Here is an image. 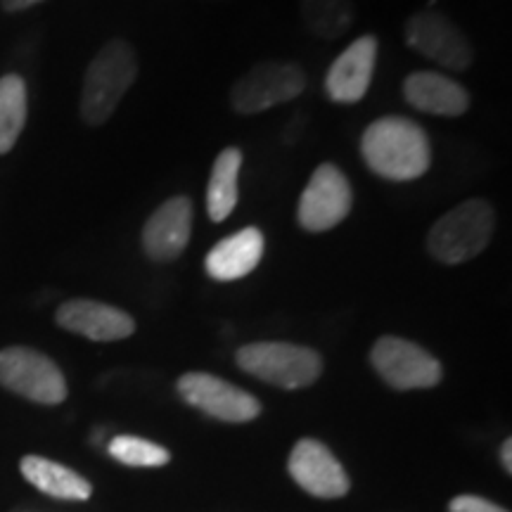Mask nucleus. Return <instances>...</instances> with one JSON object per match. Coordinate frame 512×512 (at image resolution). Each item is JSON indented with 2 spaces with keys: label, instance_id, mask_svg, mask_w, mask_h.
<instances>
[{
  "label": "nucleus",
  "instance_id": "412c9836",
  "mask_svg": "<svg viewBox=\"0 0 512 512\" xmlns=\"http://www.w3.org/2000/svg\"><path fill=\"white\" fill-rule=\"evenodd\" d=\"M110 456L131 467H162L171 460V453L164 446L128 434H119L110 441Z\"/></svg>",
  "mask_w": 512,
  "mask_h": 512
},
{
  "label": "nucleus",
  "instance_id": "dca6fc26",
  "mask_svg": "<svg viewBox=\"0 0 512 512\" xmlns=\"http://www.w3.org/2000/svg\"><path fill=\"white\" fill-rule=\"evenodd\" d=\"M403 98L418 112L434 117H463L470 110V93L463 83L439 72H415L406 76Z\"/></svg>",
  "mask_w": 512,
  "mask_h": 512
},
{
  "label": "nucleus",
  "instance_id": "f8f14e48",
  "mask_svg": "<svg viewBox=\"0 0 512 512\" xmlns=\"http://www.w3.org/2000/svg\"><path fill=\"white\" fill-rule=\"evenodd\" d=\"M377 38L373 34L358 36L342 55L330 64L325 74V93L337 105H356L366 98L373 83L377 62Z\"/></svg>",
  "mask_w": 512,
  "mask_h": 512
},
{
  "label": "nucleus",
  "instance_id": "a211bd4d",
  "mask_svg": "<svg viewBox=\"0 0 512 512\" xmlns=\"http://www.w3.org/2000/svg\"><path fill=\"white\" fill-rule=\"evenodd\" d=\"M240 169L242 152L238 147H226L219 152L211 166V176L207 185V214L209 221L221 223L233 214L240 200Z\"/></svg>",
  "mask_w": 512,
  "mask_h": 512
},
{
  "label": "nucleus",
  "instance_id": "1a4fd4ad",
  "mask_svg": "<svg viewBox=\"0 0 512 512\" xmlns=\"http://www.w3.org/2000/svg\"><path fill=\"white\" fill-rule=\"evenodd\" d=\"M370 363L389 387L399 392H411V389H430L441 382V363L430 351L422 349L411 339L384 335L375 342L370 351Z\"/></svg>",
  "mask_w": 512,
  "mask_h": 512
},
{
  "label": "nucleus",
  "instance_id": "6e6552de",
  "mask_svg": "<svg viewBox=\"0 0 512 512\" xmlns=\"http://www.w3.org/2000/svg\"><path fill=\"white\" fill-rule=\"evenodd\" d=\"M354 209V190L337 164L323 162L313 171L299 197L297 221L309 233L337 228Z\"/></svg>",
  "mask_w": 512,
  "mask_h": 512
},
{
  "label": "nucleus",
  "instance_id": "39448f33",
  "mask_svg": "<svg viewBox=\"0 0 512 512\" xmlns=\"http://www.w3.org/2000/svg\"><path fill=\"white\" fill-rule=\"evenodd\" d=\"M306 88V74L294 62H261L233 83L230 105L238 114L252 117L271 107L297 100Z\"/></svg>",
  "mask_w": 512,
  "mask_h": 512
},
{
  "label": "nucleus",
  "instance_id": "ddd939ff",
  "mask_svg": "<svg viewBox=\"0 0 512 512\" xmlns=\"http://www.w3.org/2000/svg\"><path fill=\"white\" fill-rule=\"evenodd\" d=\"M55 320L62 330L91 342H119L136 332V320L131 313L95 299H69L57 309Z\"/></svg>",
  "mask_w": 512,
  "mask_h": 512
},
{
  "label": "nucleus",
  "instance_id": "4be33fe9",
  "mask_svg": "<svg viewBox=\"0 0 512 512\" xmlns=\"http://www.w3.org/2000/svg\"><path fill=\"white\" fill-rule=\"evenodd\" d=\"M448 510L451 512H508L503 510L501 505L486 501L482 496H470V494L453 498L451 505H448Z\"/></svg>",
  "mask_w": 512,
  "mask_h": 512
},
{
  "label": "nucleus",
  "instance_id": "2eb2a0df",
  "mask_svg": "<svg viewBox=\"0 0 512 512\" xmlns=\"http://www.w3.org/2000/svg\"><path fill=\"white\" fill-rule=\"evenodd\" d=\"M266 238L259 228L247 226L211 247L204 259V271L216 283H233L256 271L264 256Z\"/></svg>",
  "mask_w": 512,
  "mask_h": 512
},
{
  "label": "nucleus",
  "instance_id": "7ed1b4c3",
  "mask_svg": "<svg viewBox=\"0 0 512 512\" xmlns=\"http://www.w3.org/2000/svg\"><path fill=\"white\" fill-rule=\"evenodd\" d=\"M496 230V211L486 200L472 197L446 211L427 233V252L439 264L458 266L489 247Z\"/></svg>",
  "mask_w": 512,
  "mask_h": 512
},
{
  "label": "nucleus",
  "instance_id": "9d476101",
  "mask_svg": "<svg viewBox=\"0 0 512 512\" xmlns=\"http://www.w3.org/2000/svg\"><path fill=\"white\" fill-rule=\"evenodd\" d=\"M176 389L183 401L221 422H249L261 413L256 396L211 373H185Z\"/></svg>",
  "mask_w": 512,
  "mask_h": 512
},
{
  "label": "nucleus",
  "instance_id": "0eeeda50",
  "mask_svg": "<svg viewBox=\"0 0 512 512\" xmlns=\"http://www.w3.org/2000/svg\"><path fill=\"white\" fill-rule=\"evenodd\" d=\"M403 38L408 48L444 69L463 72L475 60V50L465 31L439 10L427 8L408 17Z\"/></svg>",
  "mask_w": 512,
  "mask_h": 512
},
{
  "label": "nucleus",
  "instance_id": "9b49d317",
  "mask_svg": "<svg viewBox=\"0 0 512 512\" xmlns=\"http://www.w3.org/2000/svg\"><path fill=\"white\" fill-rule=\"evenodd\" d=\"M192 219H195V209H192L190 197L176 195L159 204L140 233L147 259L155 264L176 261L190 242Z\"/></svg>",
  "mask_w": 512,
  "mask_h": 512
},
{
  "label": "nucleus",
  "instance_id": "f3484780",
  "mask_svg": "<svg viewBox=\"0 0 512 512\" xmlns=\"http://www.w3.org/2000/svg\"><path fill=\"white\" fill-rule=\"evenodd\" d=\"M22 475L29 484H34L41 494L60 498V501H88L93 494V486L83 479L79 472L69 470L55 460L43 456H24Z\"/></svg>",
  "mask_w": 512,
  "mask_h": 512
},
{
  "label": "nucleus",
  "instance_id": "5701e85b",
  "mask_svg": "<svg viewBox=\"0 0 512 512\" xmlns=\"http://www.w3.org/2000/svg\"><path fill=\"white\" fill-rule=\"evenodd\" d=\"M38 3H43V0H0V8L5 12H24Z\"/></svg>",
  "mask_w": 512,
  "mask_h": 512
},
{
  "label": "nucleus",
  "instance_id": "4468645a",
  "mask_svg": "<svg viewBox=\"0 0 512 512\" xmlns=\"http://www.w3.org/2000/svg\"><path fill=\"white\" fill-rule=\"evenodd\" d=\"M290 475L306 494L316 498H342L349 491V477L342 463L316 439H302L292 448Z\"/></svg>",
  "mask_w": 512,
  "mask_h": 512
},
{
  "label": "nucleus",
  "instance_id": "6ab92c4d",
  "mask_svg": "<svg viewBox=\"0 0 512 512\" xmlns=\"http://www.w3.org/2000/svg\"><path fill=\"white\" fill-rule=\"evenodd\" d=\"M29 98L27 83L19 74L0 79V155H8L27 126Z\"/></svg>",
  "mask_w": 512,
  "mask_h": 512
},
{
  "label": "nucleus",
  "instance_id": "b1692460",
  "mask_svg": "<svg viewBox=\"0 0 512 512\" xmlns=\"http://www.w3.org/2000/svg\"><path fill=\"white\" fill-rule=\"evenodd\" d=\"M512 439H505V444H503V448H501V460H503V465H505V470L508 472H512Z\"/></svg>",
  "mask_w": 512,
  "mask_h": 512
},
{
  "label": "nucleus",
  "instance_id": "aec40b11",
  "mask_svg": "<svg viewBox=\"0 0 512 512\" xmlns=\"http://www.w3.org/2000/svg\"><path fill=\"white\" fill-rule=\"evenodd\" d=\"M304 27L323 41H335L354 27V0H299Z\"/></svg>",
  "mask_w": 512,
  "mask_h": 512
},
{
  "label": "nucleus",
  "instance_id": "f03ea898",
  "mask_svg": "<svg viewBox=\"0 0 512 512\" xmlns=\"http://www.w3.org/2000/svg\"><path fill=\"white\" fill-rule=\"evenodd\" d=\"M138 79V55L124 38H112L98 50L83 76L79 112L88 126H102L117 112Z\"/></svg>",
  "mask_w": 512,
  "mask_h": 512
},
{
  "label": "nucleus",
  "instance_id": "20e7f679",
  "mask_svg": "<svg viewBox=\"0 0 512 512\" xmlns=\"http://www.w3.org/2000/svg\"><path fill=\"white\" fill-rule=\"evenodd\" d=\"M238 366L261 382L280 389L311 387L323 373V358L318 351L290 342H254L238 349Z\"/></svg>",
  "mask_w": 512,
  "mask_h": 512
},
{
  "label": "nucleus",
  "instance_id": "f257e3e1",
  "mask_svg": "<svg viewBox=\"0 0 512 512\" xmlns=\"http://www.w3.org/2000/svg\"><path fill=\"white\" fill-rule=\"evenodd\" d=\"M363 162L375 176L392 183H408L425 176L432 166V145L418 121L382 117L363 131Z\"/></svg>",
  "mask_w": 512,
  "mask_h": 512
},
{
  "label": "nucleus",
  "instance_id": "423d86ee",
  "mask_svg": "<svg viewBox=\"0 0 512 512\" xmlns=\"http://www.w3.org/2000/svg\"><path fill=\"white\" fill-rule=\"evenodd\" d=\"M0 387L43 406H57L67 399V380L57 363L29 347L0 351Z\"/></svg>",
  "mask_w": 512,
  "mask_h": 512
}]
</instances>
